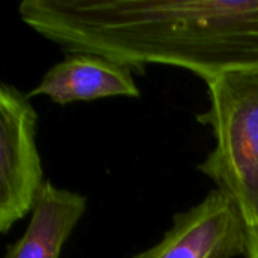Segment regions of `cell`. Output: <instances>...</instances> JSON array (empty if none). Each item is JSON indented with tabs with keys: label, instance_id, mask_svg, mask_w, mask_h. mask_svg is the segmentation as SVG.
Instances as JSON below:
<instances>
[{
	"label": "cell",
	"instance_id": "5",
	"mask_svg": "<svg viewBox=\"0 0 258 258\" xmlns=\"http://www.w3.org/2000/svg\"><path fill=\"white\" fill-rule=\"evenodd\" d=\"M133 70L124 63L91 53H71L45 71L27 97H45L54 104L103 98H139Z\"/></svg>",
	"mask_w": 258,
	"mask_h": 258
},
{
	"label": "cell",
	"instance_id": "2",
	"mask_svg": "<svg viewBox=\"0 0 258 258\" xmlns=\"http://www.w3.org/2000/svg\"><path fill=\"white\" fill-rule=\"evenodd\" d=\"M204 83L210 104L197 119L212 128L215 147L197 169L231 198L246 228V258H258V65Z\"/></svg>",
	"mask_w": 258,
	"mask_h": 258
},
{
	"label": "cell",
	"instance_id": "3",
	"mask_svg": "<svg viewBox=\"0 0 258 258\" xmlns=\"http://www.w3.org/2000/svg\"><path fill=\"white\" fill-rule=\"evenodd\" d=\"M38 113L27 97L0 85V233L32 213L45 184L36 142Z\"/></svg>",
	"mask_w": 258,
	"mask_h": 258
},
{
	"label": "cell",
	"instance_id": "1",
	"mask_svg": "<svg viewBox=\"0 0 258 258\" xmlns=\"http://www.w3.org/2000/svg\"><path fill=\"white\" fill-rule=\"evenodd\" d=\"M29 29L65 53H91L142 74L148 65L203 82L258 65V0H23Z\"/></svg>",
	"mask_w": 258,
	"mask_h": 258
},
{
	"label": "cell",
	"instance_id": "6",
	"mask_svg": "<svg viewBox=\"0 0 258 258\" xmlns=\"http://www.w3.org/2000/svg\"><path fill=\"white\" fill-rule=\"evenodd\" d=\"M88 210V198L47 180L23 236L3 258H60L65 243Z\"/></svg>",
	"mask_w": 258,
	"mask_h": 258
},
{
	"label": "cell",
	"instance_id": "4",
	"mask_svg": "<svg viewBox=\"0 0 258 258\" xmlns=\"http://www.w3.org/2000/svg\"><path fill=\"white\" fill-rule=\"evenodd\" d=\"M248 255L246 228L231 198L210 190L180 212L172 227L151 248L132 258H239Z\"/></svg>",
	"mask_w": 258,
	"mask_h": 258
}]
</instances>
